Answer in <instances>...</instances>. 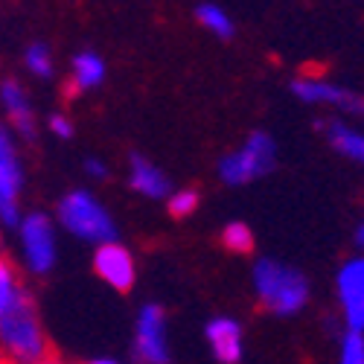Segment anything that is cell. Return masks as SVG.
<instances>
[{"mask_svg":"<svg viewBox=\"0 0 364 364\" xmlns=\"http://www.w3.org/2000/svg\"><path fill=\"white\" fill-rule=\"evenodd\" d=\"M251 277H254V291L259 303L280 318L297 315L309 303V280L286 262L257 259Z\"/></svg>","mask_w":364,"mask_h":364,"instance_id":"2","label":"cell"},{"mask_svg":"<svg viewBox=\"0 0 364 364\" xmlns=\"http://www.w3.org/2000/svg\"><path fill=\"white\" fill-rule=\"evenodd\" d=\"M0 105H4L9 123L15 126V132L23 140H36V114H33V102H29V94L23 90L21 82L6 79L0 85Z\"/></svg>","mask_w":364,"mask_h":364,"instance_id":"12","label":"cell"},{"mask_svg":"<svg viewBox=\"0 0 364 364\" xmlns=\"http://www.w3.org/2000/svg\"><path fill=\"white\" fill-rule=\"evenodd\" d=\"M129 184L134 193L146 196V198H169L172 187H169V178L164 175L161 166H155L151 161H146L143 155H132L129 161Z\"/></svg>","mask_w":364,"mask_h":364,"instance_id":"13","label":"cell"},{"mask_svg":"<svg viewBox=\"0 0 364 364\" xmlns=\"http://www.w3.org/2000/svg\"><path fill=\"white\" fill-rule=\"evenodd\" d=\"M336 291L347 332H364V254L347 259L338 268Z\"/></svg>","mask_w":364,"mask_h":364,"instance_id":"9","label":"cell"},{"mask_svg":"<svg viewBox=\"0 0 364 364\" xmlns=\"http://www.w3.org/2000/svg\"><path fill=\"white\" fill-rule=\"evenodd\" d=\"M23 262L33 274H50L55 265V228L44 213H29L18 222Z\"/></svg>","mask_w":364,"mask_h":364,"instance_id":"6","label":"cell"},{"mask_svg":"<svg viewBox=\"0 0 364 364\" xmlns=\"http://www.w3.org/2000/svg\"><path fill=\"white\" fill-rule=\"evenodd\" d=\"M85 169H87V175H94V178H108V166L100 161V158H87L85 161Z\"/></svg>","mask_w":364,"mask_h":364,"instance_id":"23","label":"cell"},{"mask_svg":"<svg viewBox=\"0 0 364 364\" xmlns=\"http://www.w3.org/2000/svg\"><path fill=\"white\" fill-rule=\"evenodd\" d=\"M23 65L26 70L38 76V79H50L53 76V55H50V47L47 44H29L26 53H23Z\"/></svg>","mask_w":364,"mask_h":364,"instance_id":"19","label":"cell"},{"mask_svg":"<svg viewBox=\"0 0 364 364\" xmlns=\"http://www.w3.org/2000/svg\"><path fill=\"white\" fill-rule=\"evenodd\" d=\"M222 245L233 254H251L254 251V230L245 222H230L222 230Z\"/></svg>","mask_w":364,"mask_h":364,"instance_id":"18","label":"cell"},{"mask_svg":"<svg viewBox=\"0 0 364 364\" xmlns=\"http://www.w3.org/2000/svg\"><path fill=\"white\" fill-rule=\"evenodd\" d=\"M274 166H277V143L265 132H254L236 151H228L219 161V178L228 187H242L268 175Z\"/></svg>","mask_w":364,"mask_h":364,"instance_id":"4","label":"cell"},{"mask_svg":"<svg viewBox=\"0 0 364 364\" xmlns=\"http://www.w3.org/2000/svg\"><path fill=\"white\" fill-rule=\"evenodd\" d=\"M38 364H68V361H65V358H58L55 353H50V355H47L44 361H38Z\"/></svg>","mask_w":364,"mask_h":364,"instance_id":"25","label":"cell"},{"mask_svg":"<svg viewBox=\"0 0 364 364\" xmlns=\"http://www.w3.org/2000/svg\"><path fill=\"white\" fill-rule=\"evenodd\" d=\"M196 18H198V23L207 29V33H213L216 38H233V33H236V26H233V21H230V15L222 9V6H216V4H201L198 9H196Z\"/></svg>","mask_w":364,"mask_h":364,"instance_id":"16","label":"cell"},{"mask_svg":"<svg viewBox=\"0 0 364 364\" xmlns=\"http://www.w3.org/2000/svg\"><path fill=\"white\" fill-rule=\"evenodd\" d=\"M355 245L364 251V222H361V225H358V230H355Z\"/></svg>","mask_w":364,"mask_h":364,"instance_id":"24","label":"cell"},{"mask_svg":"<svg viewBox=\"0 0 364 364\" xmlns=\"http://www.w3.org/2000/svg\"><path fill=\"white\" fill-rule=\"evenodd\" d=\"M50 353V338L41 326L36 300L23 291L0 318V364H38Z\"/></svg>","mask_w":364,"mask_h":364,"instance_id":"1","label":"cell"},{"mask_svg":"<svg viewBox=\"0 0 364 364\" xmlns=\"http://www.w3.org/2000/svg\"><path fill=\"white\" fill-rule=\"evenodd\" d=\"M85 364H119L117 358H90V361H85Z\"/></svg>","mask_w":364,"mask_h":364,"instance_id":"26","label":"cell"},{"mask_svg":"<svg viewBox=\"0 0 364 364\" xmlns=\"http://www.w3.org/2000/svg\"><path fill=\"white\" fill-rule=\"evenodd\" d=\"M94 271L117 291H132L137 283V262L132 257V251L119 242H105L97 245L94 251Z\"/></svg>","mask_w":364,"mask_h":364,"instance_id":"10","label":"cell"},{"mask_svg":"<svg viewBox=\"0 0 364 364\" xmlns=\"http://www.w3.org/2000/svg\"><path fill=\"white\" fill-rule=\"evenodd\" d=\"M204 336H207L210 350H213V355L222 364H239L242 361V353H245V336H242L239 321L219 315L204 326Z\"/></svg>","mask_w":364,"mask_h":364,"instance_id":"11","label":"cell"},{"mask_svg":"<svg viewBox=\"0 0 364 364\" xmlns=\"http://www.w3.org/2000/svg\"><path fill=\"white\" fill-rule=\"evenodd\" d=\"M338 364H364V332H344Z\"/></svg>","mask_w":364,"mask_h":364,"instance_id":"21","label":"cell"},{"mask_svg":"<svg viewBox=\"0 0 364 364\" xmlns=\"http://www.w3.org/2000/svg\"><path fill=\"white\" fill-rule=\"evenodd\" d=\"M291 94L306 105H329V108H338L350 117H364V97L361 94L347 90L341 85H332L326 79H318V76H294Z\"/></svg>","mask_w":364,"mask_h":364,"instance_id":"7","label":"cell"},{"mask_svg":"<svg viewBox=\"0 0 364 364\" xmlns=\"http://www.w3.org/2000/svg\"><path fill=\"white\" fill-rule=\"evenodd\" d=\"M198 207V193L196 190H175L169 198H166V210L172 219H187L196 213Z\"/></svg>","mask_w":364,"mask_h":364,"instance_id":"20","label":"cell"},{"mask_svg":"<svg viewBox=\"0 0 364 364\" xmlns=\"http://www.w3.org/2000/svg\"><path fill=\"white\" fill-rule=\"evenodd\" d=\"M134 355L143 364H166L169 341H166V312L158 303H146L134 323Z\"/></svg>","mask_w":364,"mask_h":364,"instance_id":"8","label":"cell"},{"mask_svg":"<svg viewBox=\"0 0 364 364\" xmlns=\"http://www.w3.org/2000/svg\"><path fill=\"white\" fill-rule=\"evenodd\" d=\"M321 129H326V140L329 146L338 151V155L355 161V164H364V134L350 129L341 119H332V123H318Z\"/></svg>","mask_w":364,"mask_h":364,"instance_id":"15","label":"cell"},{"mask_svg":"<svg viewBox=\"0 0 364 364\" xmlns=\"http://www.w3.org/2000/svg\"><path fill=\"white\" fill-rule=\"evenodd\" d=\"M47 129L55 134V137H62V140H70L73 137V123H70V117L65 114H53L47 119Z\"/></svg>","mask_w":364,"mask_h":364,"instance_id":"22","label":"cell"},{"mask_svg":"<svg viewBox=\"0 0 364 364\" xmlns=\"http://www.w3.org/2000/svg\"><path fill=\"white\" fill-rule=\"evenodd\" d=\"M23 187V166L18 161L15 137L6 126H0V225L4 228H18L21 222V196Z\"/></svg>","mask_w":364,"mask_h":364,"instance_id":"5","label":"cell"},{"mask_svg":"<svg viewBox=\"0 0 364 364\" xmlns=\"http://www.w3.org/2000/svg\"><path fill=\"white\" fill-rule=\"evenodd\" d=\"M105 82V62L102 55L94 53V50H82L76 58H73V68H70V82L65 87L68 97H76V94H85V90H94Z\"/></svg>","mask_w":364,"mask_h":364,"instance_id":"14","label":"cell"},{"mask_svg":"<svg viewBox=\"0 0 364 364\" xmlns=\"http://www.w3.org/2000/svg\"><path fill=\"white\" fill-rule=\"evenodd\" d=\"M23 294L21 289V280H18V271L15 265L6 259V257H0V318H4L12 306H15V300Z\"/></svg>","mask_w":364,"mask_h":364,"instance_id":"17","label":"cell"},{"mask_svg":"<svg viewBox=\"0 0 364 364\" xmlns=\"http://www.w3.org/2000/svg\"><path fill=\"white\" fill-rule=\"evenodd\" d=\"M55 219L68 233L79 236L82 242H94V245L117 242V225L111 213L87 190H73L62 196L55 207Z\"/></svg>","mask_w":364,"mask_h":364,"instance_id":"3","label":"cell"}]
</instances>
